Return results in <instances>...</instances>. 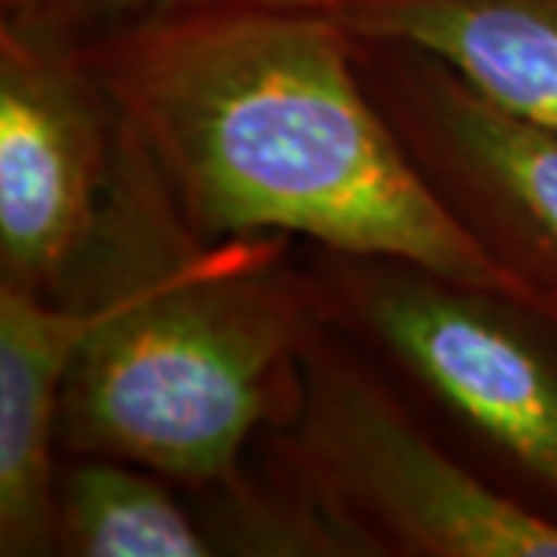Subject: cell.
<instances>
[{
  "instance_id": "obj_8",
  "label": "cell",
  "mask_w": 557,
  "mask_h": 557,
  "mask_svg": "<svg viewBox=\"0 0 557 557\" xmlns=\"http://www.w3.org/2000/svg\"><path fill=\"white\" fill-rule=\"evenodd\" d=\"M359 40L412 47L557 134V0H335Z\"/></svg>"
},
{
  "instance_id": "obj_11",
  "label": "cell",
  "mask_w": 557,
  "mask_h": 557,
  "mask_svg": "<svg viewBox=\"0 0 557 557\" xmlns=\"http://www.w3.org/2000/svg\"><path fill=\"white\" fill-rule=\"evenodd\" d=\"M260 3H276V7H329L335 0H260Z\"/></svg>"
},
{
  "instance_id": "obj_1",
  "label": "cell",
  "mask_w": 557,
  "mask_h": 557,
  "mask_svg": "<svg viewBox=\"0 0 557 557\" xmlns=\"http://www.w3.org/2000/svg\"><path fill=\"white\" fill-rule=\"evenodd\" d=\"M87 57L193 239L292 233L548 313L421 174L332 10L220 0Z\"/></svg>"
},
{
  "instance_id": "obj_7",
  "label": "cell",
  "mask_w": 557,
  "mask_h": 557,
  "mask_svg": "<svg viewBox=\"0 0 557 557\" xmlns=\"http://www.w3.org/2000/svg\"><path fill=\"white\" fill-rule=\"evenodd\" d=\"M109 313V295L47 298L0 285V555L57 545L62 391L81 344Z\"/></svg>"
},
{
  "instance_id": "obj_6",
  "label": "cell",
  "mask_w": 557,
  "mask_h": 557,
  "mask_svg": "<svg viewBox=\"0 0 557 557\" xmlns=\"http://www.w3.org/2000/svg\"><path fill=\"white\" fill-rule=\"evenodd\" d=\"M362 81L456 218L557 319V134L434 57L357 38Z\"/></svg>"
},
{
  "instance_id": "obj_5",
  "label": "cell",
  "mask_w": 557,
  "mask_h": 557,
  "mask_svg": "<svg viewBox=\"0 0 557 557\" xmlns=\"http://www.w3.org/2000/svg\"><path fill=\"white\" fill-rule=\"evenodd\" d=\"M119 115L84 50L0 22V285L53 298L100 233Z\"/></svg>"
},
{
  "instance_id": "obj_9",
  "label": "cell",
  "mask_w": 557,
  "mask_h": 557,
  "mask_svg": "<svg viewBox=\"0 0 557 557\" xmlns=\"http://www.w3.org/2000/svg\"><path fill=\"white\" fill-rule=\"evenodd\" d=\"M57 545L81 557L218 555L156 471L87 456L57 478Z\"/></svg>"
},
{
  "instance_id": "obj_2",
  "label": "cell",
  "mask_w": 557,
  "mask_h": 557,
  "mask_svg": "<svg viewBox=\"0 0 557 557\" xmlns=\"http://www.w3.org/2000/svg\"><path fill=\"white\" fill-rule=\"evenodd\" d=\"M278 260L282 236H186L168 258L109 282V313L62 391L69 449L196 486L236 480L245 443L285 384H298L317 335L313 300Z\"/></svg>"
},
{
  "instance_id": "obj_10",
  "label": "cell",
  "mask_w": 557,
  "mask_h": 557,
  "mask_svg": "<svg viewBox=\"0 0 557 557\" xmlns=\"http://www.w3.org/2000/svg\"><path fill=\"white\" fill-rule=\"evenodd\" d=\"M211 3L220 0H0V22L94 53L152 22Z\"/></svg>"
},
{
  "instance_id": "obj_3",
  "label": "cell",
  "mask_w": 557,
  "mask_h": 557,
  "mask_svg": "<svg viewBox=\"0 0 557 557\" xmlns=\"http://www.w3.org/2000/svg\"><path fill=\"white\" fill-rule=\"evenodd\" d=\"M288 458L322 515L362 545L424 557H557V520L465 471L319 332L300 354Z\"/></svg>"
},
{
  "instance_id": "obj_4",
  "label": "cell",
  "mask_w": 557,
  "mask_h": 557,
  "mask_svg": "<svg viewBox=\"0 0 557 557\" xmlns=\"http://www.w3.org/2000/svg\"><path fill=\"white\" fill-rule=\"evenodd\" d=\"M350 260L344 295L366 332L557 496V350L533 325L542 310L394 260Z\"/></svg>"
}]
</instances>
